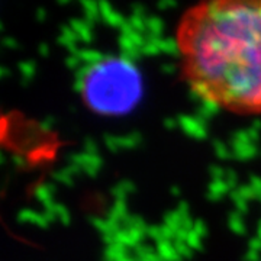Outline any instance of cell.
<instances>
[{"mask_svg": "<svg viewBox=\"0 0 261 261\" xmlns=\"http://www.w3.org/2000/svg\"><path fill=\"white\" fill-rule=\"evenodd\" d=\"M160 9H168L176 6V0H159Z\"/></svg>", "mask_w": 261, "mask_h": 261, "instance_id": "obj_4", "label": "cell"}, {"mask_svg": "<svg viewBox=\"0 0 261 261\" xmlns=\"http://www.w3.org/2000/svg\"><path fill=\"white\" fill-rule=\"evenodd\" d=\"M176 54L199 100L237 116L261 115V0H203L185 15Z\"/></svg>", "mask_w": 261, "mask_h": 261, "instance_id": "obj_1", "label": "cell"}, {"mask_svg": "<svg viewBox=\"0 0 261 261\" xmlns=\"http://www.w3.org/2000/svg\"><path fill=\"white\" fill-rule=\"evenodd\" d=\"M83 103L99 115H122L142 96V77L130 60L99 56L79 75Z\"/></svg>", "mask_w": 261, "mask_h": 261, "instance_id": "obj_2", "label": "cell"}, {"mask_svg": "<svg viewBox=\"0 0 261 261\" xmlns=\"http://www.w3.org/2000/svg\"><path fill=\"white\" fill-rule=\"evenodd\" d=\"M58 2H60V3H61V5H65V3H68V2H70V0H58Z\"/></svg>", "mask_w": 261, "mask_h": 261, "instance_id": "obj_5", "label": "cell"}, {"mask_svg": "<svg viewBox=\"0 0 261 261\" xmlns=\"http://www.w3.org/2000/svg\"><path fill=\"white\" fill-rule=\"evenodd\" d=\"M82 2V6L86 10V16L89 19H93L97 16V12H99V2L96 0H80Z\"/></svg>", "mask_w": 261, "mask_h": 261, "instance_id": "obj_3", "label": "cell"}]
</instances>
